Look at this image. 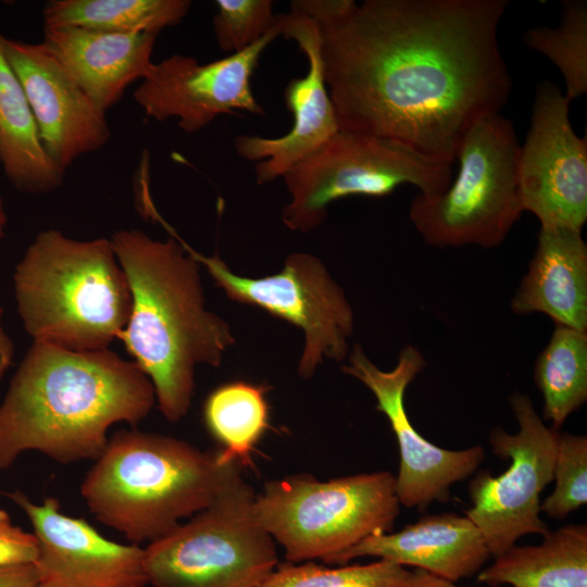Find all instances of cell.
I'll return each mask as SVG.
<instances>
[{
  "label": "cell",
  "instance_id": "4",
  "mask_svg": "<svg viewBox=\"0 0 587 587\" xmlns=\"http://www.w3.org/2000/svg\"><path fill=\"white\" fill-rule=\"evenodd\" d=\"M241 465L171 436L120 430L86 474L80 495L102 524L132 544H150L213 503L242 477Z\"/></svg>",
  "mask_w": 587,
  "mask_h": 587
},
{
  "label": "cell",
  "instance_id": "22",
  "mask_svg": "<svg viewBox=\"0 0 587 587\" xmlns=\"http://www.w3.org/2000/svg\"><path fill=\"white\" fill-rule=\"evenodd\" d=\"M539 545L513 546L477 573L490 587H587V526L569 524Z\"/></svg>",
  "mask_w": 587,
  "mask_h": 587
},
{
  "label": "cell",
  "instance_id": "15",
  "mask_svg": "<svg viewBox=\"0 0 587 587\" xmlns=\"http://www.w3.org/2000/svg\"><path fill=\"white\" fill-rule=\"evenodd\" d=\"M20 507L38 542L39 582L52 587H147L145 549L102 536L84 519L62 513L55 498L37 503L24 492L8 495Z\"/></svg>",
  "mask_w": 587,
  "mask_h": 587
},
{
  "label": "cell",
  "instance_id": "34",
  "mask_svg": "<svg viewBox=\"0 0 587 587\" xmlns=\"http://www.w3.org/2000/svg\"><path fill=\"white\" fill-rule=\"evenodd\" d=\"M7 224H8V215H7L3 199L0 193V249H1L2 240L5 235Z\"/></svg>",
  "mask_w": 587,
  "mask_h": 587
},
{
  "label": "cell",
  "instance_id": "18",
  "mask_svg": "<svg viewBox=\"0 0 587 587\" xmlns=\"http://www.w3.org/2000/svg\"><path fill=\"white\" fill-rule=\"evenodd\" d=\"M377 557L457 583L477 574L491 557L476 525L455 513L424 515L397 533L369 536L324 563L345 565Z\"/></svg>",
  "mask_w": 587,
  "mask_h": 587
},
{
  "label": "cell",
  "instance_id": "6",
  "mask_svg": "<svg viewBox=\"0 0 587 587\" xmlns=\"http://www.w3.org/2000/svg\"><path fill=\"white\" fill-rule=\"evenodd\" d=\"M400 505L396 476L387 471L327 482L302 474L267 482L254 495L252 515L289 562H325L369 536L391 532Z\"/></svg>",
  "mask_w": 587,
  "mask_h": 587
},
{
  "label": "cell",
  "instance_id": "1",
  "mask_svg": "<svg viewBox=\"0 0 587 587\" xmlns=\"http://www.w3.org/2000/svg\"><path fill=\"white\" fill-rule=\"evenodd\" d=\"M321 35L339 129L455 162L480 117L499 113L512 79L498 28L507 0H295Z\"/></svg>",
  "mask_w": 587,
  "mask_h": 587
},
{
  "label": "cell",
  "instance_id": "25",
  "mask_svg": "<svg viewBox=\"0 0 587 587\" xmlns=\"http://www.w3.org/2000/svg\"><path fill=\"white\" fill-rule=\"evenodd\" d=\"M266 388L243 380L221 385L207 398L203 417L208 429L224 446L228 460L249 464L251 452L270 426Z\"/></svg>",
  "mask_w": 587,
  "mask_h": 587
},
{
  "label": "cell",
  "instance_id": "7",
  "mask_svg": "<svg viewBox=\"0 0 587 587\" xmlns=\"http://www.w3.org/2000/svg\"><path fill=\"white\" fill-rule=\"evenodd\" d=\"M520 146L501 112L477 120L462 138L459 167L437 196L417 193L410 220L424 241L438 248L501 245L523 209L519 197Z\"/></svg>",
  "mask_w": 587,
  "mask_h": 587
},
{
  "label": "cell",
  "instance_id": "19",
  "mask_svg": "<svg viewBox=\"0 0 587 587\" xmlns=\"http://www.w3.org/2000/svg\"><path fill=\"white\" fill-rule=\"evenodd\" d=\"M157 35L84 27H43L41 45L107 113L126 88L151 70Z\"/></svg>",
  "mask_w": 587,
  "mask_h": 587
},
{
  "label": "cell",
  "instance_id": "20",
  "mask_svg": "<svg viewBox=\"0 0 587 587\" xmlns=\"http://www.w3.org/2000/svg\"><path fill=\"white\" fill-rule=\"evenodd\" d=\"M516 314L544 313L555 326L587 332V245L582 230L540 226L537 246L512 300Z\"/></svg>",
  "mask_w": 587,
  "mask_h": 587
},
{
  "label": "cell",
  "instance_id": "21",
  "mask_svg": "<svg viewBox=\"0 0 587 587\" xmlns=\"http://www.w3.org/2000/svg\"><path fill=\"white\" fill-rule=\"evenodd\" d=\"M0 30V165L9 183L25 193L58 189L65 171L48 154L25 90L4 50Z\"/></svg>",
  "mask_w": 587,
  "mask_h": 587
},
{
  "label": "cell",
  "instance_id": "13",
  "mask_svg": "<svg viewBox=\"0 0 587 587\" xmlns=\"http://www.w3.org/2000/svg\"><path fill=\"white\" fill-rule=\"evenodd\" d=\"M570 101L552 82L537 85L517 161L519 197L540 226L582 230L587 221V139L570 122Z\"/></svg>",
  "mask_w": 587,
  "mask_h": 587
},
{
  "label": "cell",
  "instance_id": "30",
  "mask_svg": "<svg viewBox=\"0 0 587 587\" xmlns=\"http://www.w3.org/2000/svg\"><path fill=\"white\" fill-rule=\"evenodd\" d=\"M37 558L35 535L14 525L8 512L0 509V567L35 564Z\"/></svg>",
  "mask_w": 587,
  "mask_h": 587
},
{
  "label": "cell",
  "instance_id": "11",
  "mask_svg": "<svg viewBox=\"0 0 587 587\" xmlns=\"http://www.w3.org/2000/svg\"><path fill=\"white\" fill-rule=\"evenodd\" d=\"M185 247L214 283L236 302L258 307L300 328L305 337L298 372L309 378L324 359L342 361L354 328L352 308L323 262L302 252L289 254L280 272L253 278L235 274L218 257Z\"/></svg>",
  "mask_w": 587,
  "mask_h": 587
},
{
  "label": "cell",
  "instance_id": "17",
  "mask_svg": "<svg viewBox=\"0 0 587 587\" xmlns=\"http://www.w3.org/2000/svg\"><path fill=\"white\" fill-rule=\"evenodd\" d=\"M4 50L23 85L42 145L61 168L107 145L111 129L105 112L41 42L5 37Z\"/></svg>",
  "mask_w": 587,
  "mask_h": 587
},
{
  "label": "cell",
  "instance_id": "24",
  "mask_svg": "<svg viewBox=\"0 0 587 587\" xmlns=\"http://www.w3.org/2000/svg\"><path fill=\"white\" fill-rule=\"evenodd\" d=\"M534 377L544 398L542 419L559 429L587 400V332L555 326Z\"/></svg>",
  "mask_w": 587,
  "mask_h": 587
},
{
  "label": "cell",
  "instance_id": "35",
  "mask_svg": "<svg viewBox=\"0 0 587 587\" xmlns=\"http://www.w3.org/2000/svg\"><path fill=\"white\" fill-rule=\"evenodd\" d=\"M35 587H52V586L39 582Z\"/></svg>",
  "mask_w": 587,
  "mask_h": 587
},
{
  "label": "cell",
  "instance_id": "9",
  "mask_svg": "<svg viewBox=\"0 0 587 587\" xmlns=\"http://www.w3.org/2000/svg\"><path fill=\"white\" fill-rule=\"evenodd\" d=\"M243 476L208 508L145 549L147 587H259L278 563L254 521Z\"/></svg>",
  "mask_w": 587,
  "mask_h": 587
},
{
  "label": "cell",
  "instance_id": "12",
  "mask_svg": "<svg viewBox=\"0 0 587 587\" xmlns=\"http://www.w3.org/2000/svg\"><path fill=\"white\" fill-rule=\"evenodd\" d=\"M425 365L420 350L407 345L396 366L383 371L357 344L349 354V364L341 367L372 391L376 409L386 415L399 449L397 497L401 505L420 510L433 502L448 501L451 486L473 475L485 459L482 446L448 450L428 441L413 427L405 411L404 394Z\"/></svg>",
  "mask_w": 587,
  "mask_h": 587
},
{
  "label": "cell",
  "instance_id": "27",
  "mask_svg": "<svg viewBox=\"0 0 587 587\" xmlns=\"http://www.w3.org/2000/svg\"><path fill=\"white\" fill-rule=\"evenodd\" d=\"M411 575L386 560L338 567L287 562L277 564L259 587H405Z\"/></svg>",
  "mask_w": 587,
  "mask_h": 587
},
{
  "label": "cell",
  "instance_id": "23",
  "mask_svg": "<svg viewBox=\"0 0 587 587\" xmlns=\"http://www.w3.org/2000/svg\"><path fill=\"white\" fill-rule=\"evenodd\" d=\"M189 0H50L43 27L75 26L117 34L159 35L188 14Z\"/></svg>",
  "mask_w": 587,
  "mask_h": 587
},
{
  "label": "cell",
  "instance_id": "16",
  "mask_svg": "<svg viewBox=\"0 0 587 587\" xmlns=\"http://www.w3.org/2000/svg\"><path fill=\"white\" fill-rule=\"evenodd\" d=\"M282 35L298 43L308 60V72L285 88V103L292 115L287 134L275 138L239 135L234 141L239 157L255 162L259 184L283 177L339 130L325 83L322 41L315 21L290 5V11L282 14Z\"/></svg>",
  "mask_w": 587,
  "mask_h": 587
},
{
  "label": "cell",
  "instance_id": "33",
  "mask_svg": "<svg viewBox=\"0 0 587 587\" xmlns=\"http://www.w3.org/2000/svg\"><path fill=\"white\" fill-rule=\"evenodd\" d=\"M405 587H462L457 583L433 575L423 570L415 569Z\"/></svg>",
  "mask_w": 587,
  "mask_h": 587
},
{
  "label": "cell",
  "instance_id": "2",
  "mask_svg": "<svg viewBox=\"0 0 587 587\" xmlns=\"http://www.w3.org/2000/svg\"><path fill=\"white\" fill-rule=\"evenodd\" d=\"M154 402L150 379L133 361L109 349L33 341L0 404V470L26 451L61 463L95 461L111 426L136 425Z\"/></svg>",
  "mask_w": 587,
  "mask_h": 587
},
{
  "label": "cell",
  "instance_id": "32",
  "mask_svg": "<svg viewBox=\"0 0 587 587\" xmlns=\"http://www.w3.org/2000/svg\"><path fill=\"white\" fill-rule=\"evenodd\" d=\"M2 316L3 308L0 302V379L10 369L14 357V344L3 326Z\"/></svg>",
  "mask_w": 587,
  "mask_h": 587
},
{
  "label": "cell",
  "instance_id": "3",
  "mask_svg": "<svg viewBox=\"0 0 587 587\" xmlns=\"http://www.w3.org/2000/svg\"><path fill=\"white\" fill-rule=\"evenodd\" d=\"M110 240L132 295L118 339L150 379L160 412L177 422L190 409L196 366H218L234 335L207 310L200 264L178 236L161 241L130 228Z\"/></svg>",
  "mask_w": 587,
  "mask_h": 587
},
{
  "label": "cell",
  "instance_id": "29",
  "mask_svg": "<svg viewBox=\"0 0 587 587\" xmlns=\"http://www.w3.org/2000/svg\"><path fill=\"white\" fill-rule=\"evenodd\" d=\"M215 4L213 30L224 52L236 53L247 49L279 21L271 0H217Z\"/></svg>",
  "mask_w": 587,
  "mask_h": 587
},
{
  "label": "cell",
  "instance_id": "31",
  "mask_svg": "<svg viewBox=\"0 0 587 587\" xmlns=\"http://www.w3.org/2000/svg\"><path fill=\"white\" fill-rule=\"evenodd\" d=\"M38 583L34 564L0 567V587H35Z\"/></svg>",
  "mask_w": 587,
  "mask_h": 587
},
{
  "label": "cell",
  "instance_id": "26",
  "mask_svg": "<svg viewBox=\"0 0 587 587\" xmlns=\"http://www.w3.org/2000/svg\"><path fill=\"white\" fill-rule=\"evenodd\" d=\"M557 27H533L523 40L525 45L549 59L562 74L571 102L587 91V2L566 0Z\"/></svg>",
  "mask_w": 587,
  "mask_h": 587
},
{
  "label": "cell",
  "instance_id": "8",
  "mask_svg": "<svg viewBox=\"0 0 587 587\" xmlns=\"http://www.w3.org/2000/svg\"><path fill=\"white\" fill-rule=\"evenodd\" d=\"M453 163L401 141L339 129L283 176L290 193L283 222L307 233L322 224L332 202L352 196L382 198L403 184L424 196L440 195L451 183Z\"/></svg>",
  "mask_w": 587,
  "mask_h": 587
},
{
  "label": "cell",
  "instance_id": "14",
  "mask_svg": "<svg viewBox=\"0 0 587 587\" xmlns=\"http://www.w3.org/2000/svg\"><path fill=\"white\" fill-rule=\"evenodd\" d=\"M282 35L277 25L247 49L201 64L195 58L172 54L153 63L133 92L143 113L158 122L176 118L185 133L199 132L218 115L243 110L264 115L251 88V78L266 47Z\"/></svg>",
  "mask_w": 587,
  "mask_h": 587
},
{
  "label": "cell",
  "instance_id": "5",
  "mask_svg": "<svg viewBox=\"0 0 587 587\" xmlns=\"http://www.w3.org/2000/svg\"><path fill=\"white\" fill-rule=\"evenodd\" d=\"M17 313L33 341L109 349L129 317L132 295L110 238L39 232L13 273Z\"/></svg>",
  "mask_w": 587,
  "mask_h": 587
},
{
  "label": "cell",
  "instance_id": "10",
  "mask_svg": "<svg viewBox=\"0 0 587 587\" xmlns=\"http://www.w3.org/2000/svg\"><path fill=\"white\" fill-rule=\"evenodd\" d=\"M509 403L519 424L517 433L496 427L488 440L494 454L510 465L498 476L487 471L474 475L469 485L472 507L465 512L491 557L515 546L522 536L549 530L539 516L540 495L553 479L559 429L544 423L527 395L514 392Z\"/></svg>",
  "mask_w": 587,
  "mask_h": 587
},
{
  "label": "cell",
  "instance_id": "28",
  "mask_svg": "<svg viewBox=\"0 0 587 587\" xmlns=\"http://www.w3.org/2000/svg\"><path fill=\"white\" fill-rule=\"evenodd\" d=\"M553 491L541 502L549 517L562 520L587 502V436L558 433Z\"/></svg>",
  "mask_w": 587,
  "mask_h": 587
}]
</instances>
